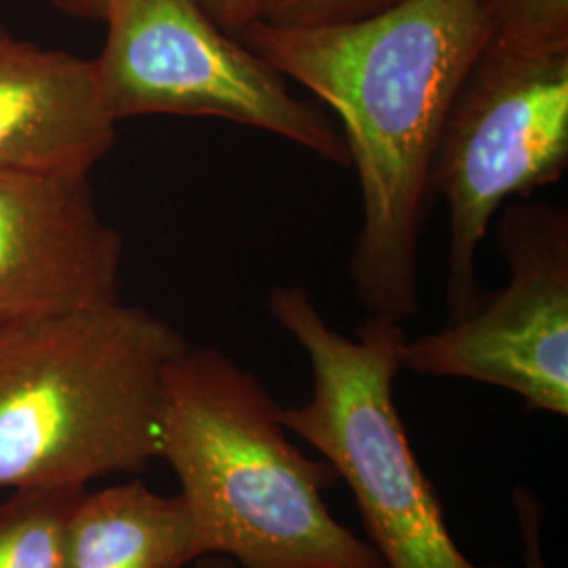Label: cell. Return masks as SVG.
<instances>
[{
	"label": "cell",
	"mask_w": 568,
	"mask_h": 568,
	"mask_svg": "<svg viewBox=\"0 0 568 568\" xmlns=\"http://www.w3.org/2000/svg\"><path fill=\"white\" fill-rule=\"evenodd\" d=\"M495 37L488 0H400L328 26L253 21L241 41L342 121L363 224L349 274L368 316L413 318L429 175L448 110Z\"/></svg>",
	"instance_id": "1"
},
{
	"label": "cell",
	"mask_w": 568,
	"mask_h": 568,
	"mask_svg": "<svg viewBox=\"0 0 568 568\" xmlns=\"http://www.w3.org/2000/svg\"><path fill=\"white\" fill-rule=\"evenodd\" d=\"M264 384L213 345L164 368L159 459L194 523L196 560L239 568H386L326 506L337 474L295 447Z\"/></svg>",
	"instance_id": "2"
},
{
	"label": "cell",
	"mask_w": 568,
	"mask_h": 568,
	"mask_svg": "<svg viewBox=\"0 0 568 568\" xmlns=\"http://www.w3.org/2000/svg\"><path fill=\"white\" fill-rule=\"evenodd\" d=\"M182 333L140 305L0 331V490L89 488L159 459V406Z\"/></svg>",
	"instance_id": "3"
},
{
	"label": "cell",
	"mask_w": 568,
	"mask_h": 568,
	"mask_svg": "<svg viewBox=\"0 0 568 568\" xmlns=\"http://www.w3.org/2000/svg\"><path fill=\"white\" fill-rule=\"evenodd\" d=\"M270 316L312 366L307 403L281 419L335 469L354 495L368 544L386 568L478 567L455 544L440 499L410 447L394 398L403 323L368 316L354 339L328 325L304 286H276Z\"/></svg>",
	"instance_id": "4"
},
{
	"label": "cell",
	"mask_w": 568,
	"mask_h": 568,
	"mask_svg": "<svg viewBox=\"0 0 568 568\" xmlns=\"http://www.w3.org/2000/svg\"><path fill=\"white\" fill-rule=\"evenodd\" d=\"M567 166L568 51H518L490 39L448 110L429 175L450 215V321L487 295L478 253L504 204L560 182Z\"/></svg>",
	"instance_id": "5"
},
{
	"label": "cell",
	"mask_w": 568,
	"mask_h": 568,
	"mask_svg": "<svg viewBox=\"0 0 568 568\" xmlns=\"http://www.w3.org/2000/svg\"><path fill=\"white\" fill-rule=\"evenodd\" d=\"M105 42L93 60L116 122L220 119L349 164L344 135L286 79L204 11L201 0H103Z\"/></svg>",
	"instance_id": "6"
},
{
	"label": "cell",
	"mask_w": 568,
	"mask_h": 568,
	"mask_svg": "<svg viewBox=\"0 0 568 568\" xmlns=\"http://www.w3.org/2000/svg\"><path fill=\"white\" fill-rule=\"evenodd\" d=\"M508 283L445 328L406 339L403 368L516 394L528 413L568 415V213L518 201L497 224Z\"/></svg>",
	"instance_id": "7"
},
{
	"label": "cell",
	"mask_w": 568,
	"mask_h": 568,
	"mask_svg": "<svg viewBox=\"0 0 568 568\" xmlns=\"http://www.w3.org/2000/svg\"><path fill=\"white\" fill-rule=\"evenodd\" d=\"M122 257L89 173L0 171V331L121 302Z\"/></svg>",
	"instance_id": "8"
},
{
	"label": "cell",
	"mask_w": 568,
	"mask_h": 568,
	"mask_svg": "<svg viewBox=\"0 0 568 568\" xmlns=\"http://www.w3.org/2000/svg\"><path fill=\"white\" fill-rule=\"evenodd\" d=\"M116 124L93 60L18 39L0 21V171L91 175Z\"/></svg>",
	"instance_id": "9"
},
{
	"label": "cell",
	"mask_w": 568,
	"mask_h": 568,
	"mask_svg": "<svg viewBox=\"0 0 568 568\" xmlns=\"http://www.w3.org/2000/svg\"><path fill=\"white\" fill-rule=\"evenodd\" d=\"M196 562L194 523L182 495L142 480L84 488L63 528L61 568H185Z\"/></svg>",
	"instance_id": "10"
},
{
	"label": "cell",
	"mask_w": 568,
	"mask_h": 568,
	"mask_svg": "<svg viewBox=\"0 0 568 568\" xmlns=\"http://www.w3.org/2000/svg\"><path fill=\"white\" fill-rule=\"evenodd\" d=\"M82 490H9L0 501V568H61L63 528Z\"/></svg>",
	"instance_id": "11"
},
{
	"label": "cell",
	"mask_w": 568,
	"mask_h": 568,
	"mask_svg": "<svg viewBox=\"0 0 568 568\" xmlns=\"http://www.w3.org/2000/svg\"><path fill=\"white\" fill-rule=\"evenodd\" d=\"M493 41L518 51H568V0H488Z\"/></svg>",
	"instance_id": "12"
},
{
	"label": "cell",
	"mask_w": 568,
	"mask_h": 568,
	"mask_svg": "<svg viewBox=\"0 0 568 568\" xmlns=\"http://www.w3.org/2000/svg\"><path fill=\"white\" fill-rule=\"evenodd\" d=\"M400 0H257V21L272 26H328L361 20Z\"/></svg>",
	"instance_id": "13"
},
{
	"label": "cell",
	"mask_w": 568,
	"mask_h": 568,
	"mask_svg": "<svg viewBox=\"0 0 568 568\" xmlns=\"http://www.w3.org/2000/svg\"><path fill=\"white\" fill-rule=\"evenodd\" d=\"M511 506L520 532L523 546V568H548L544 554V523H546V506L544 501L527 487H516L511 490Z\"/></svg>",
	"instance_id": "14"
},
{
	"label": "cell",
	"mask_w": 568,
	"mask_h": 568,
	"mask_svg": "<svg viewBox=\"0 0 568 568\" xmlns=\"http://www.w3.org/2000/svg\"><path fill=\"white\" fill-rule=\"evenodd\" d=\"M201 4L227 34L236 39H241L244 30L257 21V0H201Z\"/></svg>",
	"instance_id": "15"
},
{
	"label": "cell",
	"mask_w": 568,
	"mask_h": 568,
	"mask_svg": "<svg viewBox=\"0 0 568 568\" xmlns=\"http://www.w3.org/2000/svg\"><path fill=\"white\" fill-rule=\"evenodd\" d=\"M61 13L81 18V20L102 21L103 0H51Z\"/></svg>",
	"instance_id": "16"
},
{
	"label": "cell",
	"mask_w": 568,
	"mask_h": 568,
	"mask_svg": "<svg viewBox=\"0 0 568 568\" xmlns=\"http://www.w3.org/2000/svg\"><path fill=\"white\" fill-rule=\"evenodd\" d=\"M196 568H239L224 556H203L196 560Z\"/></svg>",
	"instance_id": "17"
}]
</instances>
